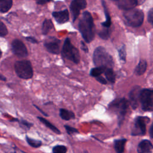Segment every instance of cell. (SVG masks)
Listing matches in <instances>:
<instances>
[{
  "label": "cell",
  "instance_id": "cell-1",
  "mask_svg": "<svg viewBox=\"0 0 153 153\" xmlns=\"http://www.w3.org/2000/svg\"><path fill=\"white\" fill-rule=\"evenodd\" d=\"M78 29L85 42L90 43L95 35V27L93 19L88 11H84L78 23Z\"/></svg>",
  "mask_w": 153,
  "mask_h": 153
},
{
  "label": "cell",
  "instance_id": "cell-2",
  "mask_svg": "<svg viewBox=\"0 0 153 153\" xmlns=\"http://www.w3.org/2000/svg\"><path fill=\"white\" fill-rule=\"evenodd\" d=\"M93 60L96 66H102L106 68H112L114 66L112 57L103 47H98L94 50L93 53Z\"/></svg>",
  "mask_w": 153,
  "mask_h": 153
},
{
  "label": "cell",
  "instance_id": "cell-3",
  "mask_svg": "<svg viewBox=\"0 0 153 153\" xmlns=\"http://www.w3.org/2000/svg\"><path fill=\"white\" fill-rule=\"evenodd\" d=\"M129 105L128 100L126 98L117 99L109 105V109L117 114L119 120V125L123 123L124 117L128 109Z\"/></svg>",
  "mask_w": 153,
  "mask_h": 153
},
{
  "label": "cell",
  "instance_id": "cell-4",
  "mask_svg": "<svg viewBox=\"0 0 153 153\" xmlns=\"http://www.w3.org/2000/svg\"><path fill=\"white\" fill-rule=\"evenodd\" d=\"M124 17L127 25L133 27H137L140 26L143 22L144 14L141 10L134 8L126 10Z\"/></svg>",
  "mask_w": 153,
  "mask_h": 153
},
{
  "label": "cell",
  "instance_id": "cell-5",
  "mask_svg": "<svg viewBox=\"0 0 153 153\" xmlns=\"http://www.w3.org/2000/svg\"><path fill=\"white\" fill-rule=\"evenodd\" d=\"M62 56L75 64L79 63L80 61V54L79 50L72 43L69 38H66L64 41L62 49Z\"/></svg>",
  "mask_w": 153,
  "mask_h": 153
},
{
  "label": "cell",
  "instance_id": "cell-6",
  "mask_svg": "<svg viewBox=\"0 0 153 153\" xmlns=\"http://www.w3.org/2000/svg\"><path fill=\"white\" fill-rule=\"evenodd\" d=\"M14 67L16 75L20 78L28 79L32 78L33 75V71L32 64L29 60H17L15 62Z\"/></svg>",
  "mask_w": 153,
  "mask_h": 153
},
{
  "label": "cell",
  "instance_id": "cell-7",
  "mask_svg": "<svg viewBox=\"0 0 153 153\" xmlns=\"http://www.w3.org/2000/svg\"><path fill=\"white\" fill-rule=\"evenodd\" d=\"M139 101L144 111L151 112L153 109V91L149 88L142 89L139 95Z\"/></svg>",
  "mask_w": 153,
  "mask_h": 153
},
{
  "label": "cell",
  "instance_id": "cell-8",
  "mask_svg": "<svg viewBox=\"0 0 153 153\" xmlns=\"http://www.w3.org/2000/svg\"><path fill=\"white\" fill-rule=\"evenodd\" d=\"M147 117L139 116L134 120V126L131 130V136H143L146 133V125L149 121Z\"/></svg>",
  "mask_w": 153,
  "mask_h": 153
},
{
  "label": "cell",
  "instance_id": "cell-9",
  "mask_svg": "<svg viewBox=\"0 0 153 153\" xmlns=\"http://www.w3.org/2000/svg\"><path fill=\"white\" fill-rule=\"evenodd\" d=\"M13 53L19 58L26 57L28 56L27 49L25 44L20 39H14L11 43Z\"/></svg>",
  "mask_w": 153,
  "mask_h": 153
},
{
  "label": "cell",
  "instance_id": "cell-10",
  "mask_svg": "<svg viewBox=\"0 0 153 153\" xmlns=\"http://www.w3.org/2000/svg\"><path fill=\"white\" fill-rule=\"evenodd\" d=\"M61 41L54 36H49L45 41L44 45L46 50L53 54H58L60 51V44Z\"/></svg>",
  "mask_w": 153,
  "mask_h": 153
},
{
  "label": "cell",
  "instance_id": "cell-11",
  "mask_svg": "<svg viewBox=\"0 0 153 153\" xmlns=\"http://www.w3.org/2000/svg\"><path fill=\"white\" fill-rule=\"evenodd\" d=\"M86 6V0H72L71 1L70 4V10L74 22L79 16L81 10L84 9Z\"/></svg>",
  "mask_w": 153,
  "mask_h": 153
},
{
  "label": "cell",
  "instance_id": "cell-12",
  "mask_svg": "<svg viewBox=\"0 0 153 153\" xmlns=\"http://www.w3.org/2000/svg\"><path fill=\"white\" fill-rule=\"evenodd\" d=\"M141 88L139 85H136L133 87L130 90L128 97H129V103L133 109H135L137 108L139 105V95L141 91Z\"/></svg>",
  "mask_w": 153,
  "mask_h": 153
},
{
  "label": "cell",
  "instance_id": "cell-13",
  "mask_svg": "<svg viewBox=\"0 0 153 153\" xmlns=\"http://www.w3.org/2000/svg\"><path fill=\"white\" fill-rule=\"evenodd\" d=\"M52 16L59 24H63L69 19V14L67 9L59 11H54L52 13Z\"/></svg>",
  "mask_w": 153,
  "mask_h": 153
},
{
  "label": "cell",
  "instance_id": "cell-14",
  "mask_svg": "<svg viewBox=\"0 0 153 153\" xmlns=\"http://www.w3.org/2000/svg\"><path fill=\"white\" fill-rule=\"evenodd\" d=\"M153 148L151 142L148 139L142 140L137 146V151L139 153H148L151 152Z\"/></svg>",
  "mask_w": 153,
  "mask_h": 153
},
{
  "label": "cell",
  "instance_id": "cell-15",
  "mask_svg": "<svg viewBox=\"0 0 153 153\" xmlns=\"http://www.w3.org/2000/svg\"><path fill=\"white\" fill-rule=\"evenodd\" d=\"M137 5L136 0H121L118 4L119 8L124 10H128L134 8Z\"/></svg>",
  "mask_w": 153,
  "mask_h": 153
},
{
  "label": "cell",
  "instance_id": "cell-16",
  "mask_svg": "<svg viewBox=\"0 0 153 153\" xmlns=\"http://www.w3.org/2000/svg\"><path fill=\"white\" fill-rule=\"evenodd\" d=\"M146 68L147 62L144 59H141L140 60L137 65L135 68L134 72L137 76H140L145 73V72L146 70Z\"/></svg>",
  "mask_w": 153,
  "mask_h": 153
},
{
  "label": "cell",
  "instance_id": "cell-17",
  "mask_svg": "<svg viewBox=\"0 0 153 153\" xmlns=\"http://www.w3.org/2000/svg\"><path fill=\"white\" fill-rule=\"evenodd\" d=\"M102 2V4L103 8V10H104V13H105V18H106V20L104 22H102L101 23L102 26H103L104 27H106V28H109L111 25V16L108 11V9L107 8L106 4L104 0H101Z\"/></svg>",
  "mask_w": 153,
  "mask_h": 153
},
{
  "label": "cell",
  "instance_id": "cell-18",
  "mask_svg": "<svg viewBox=\"0 0 153 153\" xmlns=\"http://www.w3.org/2000/svg\"><path fill=\"white\" fill-rule=\"evenodd\" d=\"M59 115L62 120L65 121H69L71 119H74L75 118V115L72 111H69L64 108L60 109Z\"/></svg>",
  "mask_w": 153,
  "mask_h": 153
},
{
  "label": "cell",
  "instance_id": "cell-19",
  "mask_svg": "<svg viewBox=\"0 0 153 153\" xmlns=\"http://www.w3.org/2000/svg\"><path fill=\"white\" fill-rule=\"evenodd\" d=\"M127 139L125 138L115 139L114 140V149L117 153H122L124 151L125 144Z\"/></svg>",
  "mask_w": 153,
  "mask_h": 153
},
{
  "label": "cell",
  "instance_id": "cell-20",
  "mask_svg": "<svg viewBox=\"0 0 153 153\" xmlns=\"http://www.w3.org/2000/svg\"><path fill=\"white\" fill-rule=\"evenodd\" d=\"M37 118L43 124H44L47 127L50 128L51 131H53L54 133H55L57 134H60L61 131L55 126H54L52 123H51L49 121L46 120L45 118L41 117H37Z\"/></svg>",
  "mask_w": 153,
  "mask_h": 153
},
{
  "label": "cell",
  "instance_id": "cell-21",
  "mask_svg": "<svg viewBox=\"0 0 153 153\" xmlns=\"http://www.w3.org/2000/svg\"><path fill=\"white\" fill-rule=\"evenodd\" d=\"M53 23L50 19H45L42 25V33L44 35H46L53 28Z\"/></svg>",
  "mask_w": 153,
  "mask_h": 153
},
{
  "label": "cell",
  "instance_id": "cell-22",
  "mask_svg": "<svg viewBox=\"0 0 153 153\" xmlns=\"http://www.w3.org/2000/svg\"><path fill=\"white\" fill-rule=\"evenodd\" d=\"M13 5V0H0V13L8 12Z\"/></svg>",
  "mask_w": 153,
  "mask_h": 153
},
{
  "label": "cell",
  "instance_id": "cell-23",
  "mask_svg": "<svg viewBox=\"0 0 153 153\" xmlns=\"http://www.w3.org/2000/svg\"><path fill=\"white\" fill-rule=\"evenodd\" d=\"M105 75L106 79L111 84H114L115 81V74L112 68H107L105 69Z\"/></svg>",
  "mask_w": 153,
  "mask_h": 153
},
{
  "label": "cell",
  "instance_id": "cell-24",
  "mask_svg": "<svg viewBox=\"0 0 153 153\" xmlns=\"http://www.w3.org/2000/svg\"><path fill=\"white\" fill-rule=\"evenodd\" d=\"M106 68L102 66H96L91 69L90 72V75L93 77H97L99 75H101L105 70Z\"/></svg>",
  "mask_w": 153,
  "mask_h": 153
},
{
  "label": "cell",
  "instance_id": "cell-25",
  "mask_svg": "<svg viewBox=\"0 0 153 153\" xmlns=\"http://www.w3.org/2000/svg\"><path fill=\"white\" fill-rule=\"evenodd\" d=\"M26 140L28 145L32 148H37L42 145V142L41 140L30 138L27 136H26Z\"/></svg>",
  "mask_w": 153,
  "mask_h": 153
},
{
  "label": "cell",
  "instance_id": "cell-26",
  "mask_svg": "<svg viewBox=\"0 0 153 153\" xmlns=\"http://www.w3.org/2000/svg\"><path fill=\"white\" fill-rule=\"evenodd\" d=\"M12 121H18L19 123L20 126L22 128H23L24 129H26V130H29L30 128V127L33 126L32 123H29L27 121L25 120H19L18 119H15V120H13Z\"/></svg>",
  "mask_w": 153,
  "mask_h": 153
},
{
  "label": "cell",
  "instance_id": "cell-27",
  "mask_svg": "<svg viewBox=\"0 0 153 153\" xmlns=\"http://www.w3.org/2000/svg\"><path fill=\"white\" fill-rule=\"evenodd\" d=\"M118 51L120 60L125 62L126 60V48L125 45H123V46L118 50Z\"/></svg>",
  "mask_w": 153,
  "mask_h": 153
},
{
  "label": "cell",
  "instance_id": "cell-28",
  "mask_svg": "<svg viewBox=\"0 0 153 153\" xmlns=\"http://www.w3.org/2000/svg\"><path fill=\"white\" fill-rule=\"evenodd\" d=\"M67 148L64 145H56L53 148V153H65L67 152Z\"/></svg>",
  "mask_w": 153,
  "mask_h": 153
},
{
  "label": "cell",
  "instance_id": "cell-29",
  "mask_svg": "<svg viewBox=\"0 0 153 153\" xmlns=\"http://www.w3.org/2000/svg\"><path fill=\"white\" fill-rule=\"evenodd\" d=\"M99 36L103 39L105 40H107L109 37V35H110V32H109V30L108 28L105 27V29H103L102 30H101L99 33H98Z\"/></svg>",
  "mask_w": 153,
  "mask_h": 153
},
{
  "label": "cell",
  "instance_id": "cell-30",
  "mask_svg": "<svg viewBox=\"0 0 153 153\" xmlns=\"http://www.w3.org/2000/svg\"><path fill=\"white\" fill-rule=\"evenodd\" d=\"M8 31L5 25L0 20V37H4L8 35Z\"/></svg>",
  "mask_w": 153,
  "mask_h": 153
},
{
  "label": "cell",
  "instance_id": "cell-31",
  "mask_svg": "<svg viewBox=\"0 0 153 153\" xmlns=\"http://www.w3.org/2000/svg\"><path fill=\"white\" fill-rule=\"evenodd\" d=\"M64 127L65 128V130H66L67 133L69 135H72L74 133H79L78 129H76V128H74L73 127H71V126H68V125H65Z\"/></svg>",
  "mask_w": 153,
  "mask_h": 153
},
{
  "label": "cell",
  "instance_id": "cell-32",
  "mask_svg": "<svg viewBox=\"0 0 153 153\" xmlns=\"http://www.w3.org/2000/svg\"><path fill=\"white\" fill-rule=\"evenodd\" d=\"M148 21L149 23L152 25L153 23V9L151 8L148 13Z\"/></svg>",
  "mask_w": 153,
  "mask_h": 153
},
{
  "label": "cell",
  "instance_id": "cell-33",
  "mask_svg": "<svg viewBox=\"0 0 153 153\" xmlns=\"http://www.w3.org/2000/svg\"><path fill=\"white\" fill-rule=\"evenodd\" d=\"M95 78H96V79L98 82H99L100 84H107L106 79L105 78H103V76L99 75V76H97V77H95Z\"/></svg>",
  "mask_w": 153,
  "mask_h": 153
},
{
  "label": "cell",
  "instance_id": "cell-34",
  "mask_svg": "<svg viewBox=\"0 0 153 153\" xmlns=\"http://www.w3.org/2000/svg\"><path fill=\"white\" fill-rule=\"evenodd\" d=\"M26 39L27 41H29V42H31L32 44H38V41L35 38H34V37L27 36V37H26Z\"/></svg>",
  "mask_w": 153,
  "mask_h": 153
},
{
  "label": "cell",
  "instance_id": "cell-35",
  "mask_svg": "<svg viewBox=\"0 0 153 153\" xmlns=\"http://www.w3.org/2000/svg\"><path fill=\"white\" fill-rule=\"evenodd\" d=\"M81 48L82 49V51H84L85 53H88V49L86 44L83 42L81 41Z\"/></svg>",
  "mask_w": 153,
  "mask_h": 153
},
{
  "label": "cell",
  "instance_id": "cell-36",
  "mask_svg": "<svg viewBox=\"0 0 153 153\" xmlns=\"http://www.w3.org/2000/svg\"><path fill=\"white\" fill-rule=\"evenodd\" d=\"M36 1V2L38 4H46L52 0H35Z\"/></svg>",
  "mask_w": 153,
  "mask_h": 153
},
{
  "label": "cell",
  "instance_id": "cell-37",
  "mask_svg": "<svg viewBox=\"0 0 153 153\" xmlns=\"http://www.w3.org/2000/svg\"><path fill=\"white\" fill-rule=\"evenodd\" d=\"M153 124H151V126H150L149 127V136H150V137L151 139L153 138Z\"/></svg>",
  "mask_w": 153,
  "mask_h": 153
},
{
  "label": "cell",
  "instance_id": "cell-38",
  "mask_svg": "<svg viewBox=\"0 0 153 153\" xmlns=\"http://www.w3.org/2000/svg\"><path fill=\"white\" fill-rule=\"evenodd\" d=\"M33 106H35V108H36L38 110H39V112H40L41 114H42L44 115H45V116H46V117L48 116V115H47V114L45 112H44L43 111H42V110H41V109H40L39 107H38L36 105H33Z\"/></svg>",
  "mask_w": 153,
  "mask_h": 153
},
{
  "label": "cell",
  "instance_id": "cell-39",
  "mask_svg": "<svg viewBox=\"0 0 153 153\" xmlns=\"http://www.w3.org/2000/svg\"><path fill=\"white\" fill-rule=\"evenodd\" d=\"M6 80H7V78H6V77H5L4 75H3L2 74H1L0 73V81H5Z\"/></svg>",
  "mask_w": 153,
  "mask_h": 153
},
{
  "label": "cell",
  "instance_id": "cell-40",
  "mask_svg": "<svg viewBox=\"0 0 153 153\" xmlns=\"http://www.w3.org/2000/svg\"><path fill=\"white\" fill-rule=\"evenodd\" d=\"M137 3V5H141L143 3H144V2L145 1V0H136Z\"/></svg>",
  "mask_w": 153,
  "mask_h": 153
},
{
  "label": "cell",
  "instance_id": "cell-41",
  "mask_svg": "<svg viewBox=\"0 0 153 153\" xmlns=\"http://www.w3.org/2000/svg\"><path fill=\"white\" fill-rule=\"evenodd\" d=\"M2 51H1V50L0 48V58L2 57Z\"/></svg>",
  "mask_w": 153,
  "mask_h": 153
},
{
  "label": "cell",
  "instance_id": "cell-42",
  "mask_svg": "<svg viewBox=\"0 0 153 153\" xmlns=\"http://www.w3.org/2000/svg\"><path fill=\"white\" fill-rule=\"evenodd\" d=\"M112 1H119V0H111Z\"/></svg>",
  "mask_w": 153,
  "mask_h": 153
}]
</instances>
